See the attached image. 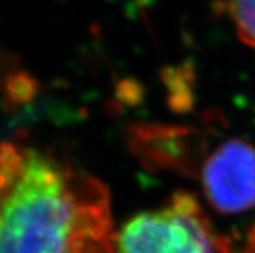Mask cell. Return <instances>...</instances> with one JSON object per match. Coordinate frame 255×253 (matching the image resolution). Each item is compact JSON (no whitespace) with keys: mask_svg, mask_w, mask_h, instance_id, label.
Here are the masks:
<instances>
[{"mask_svg":"<svg viewBox=\"0 0 255 253\" xmlns=\"http://www.w3.org/2000/svg\"><path fill=\"white\" fill-rule=\"evenodd\" d=\"M115 253H229L197 200L177 192L157 211L127 221L115 241Z\"/></svg>","mask_w":255,"mask_h":253,"instance_id":"obj_2","label":"cell"},{"mask_svg":"<svg viewBox=\"0 0 255 253\" xmlns=\"http://www.w3.org/2000/svg\"><path fill=\"white\" fill-rule=\"evenodd\" d=\"M245 253H255V226L252 227V231H251V235H249Z\"/></svg>","mask_w":255,"mask_h":253,"instance_id":"obj_5","label":"cell"},{"mask_svg":"<svg viewBox=\"0 0 255 253\" xmlns=\"http://www.w3.org/2000/svg\"><path fill=\"white\" fill-rule=\"evenodd\" d=\"M103 183L34 148L0 145V253H115Z\"/></svg>","mask_w":255,"mask_h":253,"instance_id":"obj_1","label":"cell"},{"mask_svg":"<svg viewBox=\"0 0 255 253\" xmlns=\"http://www.w3.org/2000/svg\"><path fill=\"white\" fill-rule=\"evenodd\" d=\"M206 200L222 214H240L255 206V147L228 139L210 153L200 169Z\"/></svg>","mask_w":255,"mask_h":253,"instance_id":"obj_3","label":"cell"},{"mask_svg":"<svg viewBox=\"0 0 255 253\" xmlns=\"http://www.w3.org/2000/svg\"><path fill=\"white\" fill-rule=\"evenodd\" d=\"M239 38L255 49V0H222Z\"/></svg>","mask_w":255,"mask_h":253,"instance_id":"obj_4","label":"cell"}]
</instances>
